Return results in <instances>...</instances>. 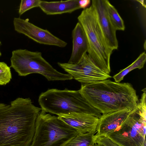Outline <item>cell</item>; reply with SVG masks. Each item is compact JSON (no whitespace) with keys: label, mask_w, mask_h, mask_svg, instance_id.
Returning a JSON list of instances; mask_svg holds the SVG:
<instances>
[{"label":"cell","mask_w":146,"mask_h":146,"mask_svg":"<svg viewBox=\"0 0 146 146\" xmlns=\"http://www.w3.org/2000/svg\"><path fill=\"white\" fill-rule=\"evenodd\" d=\"M41 110L30 98L19 97L10 104L0 103V146H30Z\"/></svg>","instance_id":"obj_1"},{"label":"cell","mask_w":146,"mask_h":146,"mask_svg":"<svg viewBox=\"0 0 146 146\" xmlns=\"http://www.w3.org/2000/svg\"><path fill=\"white\" fill-rule=\"evenodd\" d=\"M79 90L102 114L126 109L132 110L139 101L136 91L131 84L116 82L109 79L82 84Z\"/></svg>","instance_id":"obj_2"},{"label":"cell","mask_w":146,"mask_h":146,"mask_svg":"<svg viewBox=\"0 0 146 146\" xmlns=\"http://www.w3.org/2000/svg\"><path fill=\"white\" fill-rule=\"evenodd\" d=\"M41 110L58 116L73 113L90 114L100 118L102 114L92 106L79 90L49 89L40 95Z\"/></svg>","instance_id":"obj_3"},{"label":"cell","mask_w":146,"mask_h":146,"mask_svg":"<svg viewBox=\"0 0 146 146\" xmlns=\"http://www.w3.org/2000/svg\"><path fill=\"white\" fill-rule=\"evenodd\" d=\"M77 19L87 39L88 55L99 67L110 74V58L113 51L107 44L92 6L84 9Z\"/></svg>","instance_id":"obj_4"},{"label":"cell","mask_w":146,"mask_h":146,"mask_svg":"<svg viewBox=\"0 0 146 146\" xmlns=\"http://www.w3.org/2000/svg\"><path fill=\"white\" fill-rule=\"evenodd\" d=\"M142 91L141 99L126 119L104 135L119 146H146V89Z\"/></svg>","instance_id":"obj_5"},{"label":"cell","mask_w":146,"mask_h":146,"mask_svg":"<svg viewBox=\"0 0 146 146\" xmlns=\"http://www.w3.org/2000/svg\"><path fill=\"white\" fill-rule=\"evenodd\" d=\"M78 133L58 117L41 110L36 120L30 146H63Z\"/></svg>","instance_id":"obj_6"},{"label":"cell","mask_w":146,"mask_h":146,"mask_svg":"<svg viewBox=\"0 0 146 146\" xmlns=\"http://www.w3.org/2000/svg\"><path fill=\"white\" fill-rule=\"evenodd\" d=\"M10 60L11 66L20 76L38 73L43 75L49 81L73 79L70 74L62 73L54 68L43 58L40 52L26 49L16 50L12 51Z\"/></svg>","instance_id":"obj_7"},{"label":"cell","mask_w":146,"mask_h":146,"mask_svg":"<svg viewBox=\"0 0 146 146\" xmlns=\"http://www.w3.org/2000/svg\"><path fill=\"white\" fill-rule=\"evenodd\" d=\"M59 66L73 78L81 83L87 84L109 79L111 77L99 67L90 58L87 53L77 64L58 62Z\"/></svg>","instance_id":"obj_8"},{"label":"cell","mask_w":146,"mask_h":146,"mask_svg":"<svg viewBox=\"0 0 146 146\" xmlns=\"http://www.w3.org/2000/svg\"><path fill=\"white\" fill-rule=\"evenodd\" d=\"M15 30L23 34L40 44L65 47L67 43L55 36L46 29L41 28L29 21L20 17H15L13 20Z\"/></svg>","instance_id":"obj_9"},{"label":"cell","mask_w":146,"mask_h":146,"mask_svg":"<svg viewBox=\"0 0 146 146\" xmlns=\"http://www.w3.org/2000/svg\"><path fill=\"white\" fill-rule=\"evenodd\" d=\"M107 0H92L94 7L98 22L109 47L113 51L117 49L118 43L116 35V30L113 26L108 15Z\"/></svg>","instance_id":"obj_10"},{"label":"cell","mask_w":146,"mask_h":146,"mask_svg":"<svg viewBox=\"0 0 146 146\" xmlns=\"http://www.w3.org/2000/svg\"><path fill=\"white\" fill-rule=\"evenodd\" d=\"M58 118L76 130L79 133H84L95 132L99 118L90 114L73 113L61 114Z\"/></svg>","instance_id":"obj_11"},{"label":"cell","mask_w":146,"mask_h":146,"mask_svg":"<svg viewBox=\"0 0 146 146\" xmlns=\"http://www.w3.org/2000/svg\"><path fill=\"white\" fill-rule=\"evenodd\" d=\"M132 110H123L102 114L99 118L95 135H105L115 129L127 118Z\"/></svg>","instance_id":"obj_12"},{"label":"cell","mask_w":146,"mask_h":146,"mask_svg":"<svg viewBox=\"0 0 146 146\" xmlns=\"http://www.w3.org/2000/svg\"><path fill=\"white\" fill-rule=\"evenodd\" d=\"M72 48L68 63L77 64L87 52L88 44L85 32L78 22L72 32Z\"/></svg>","instance_id":"obj_13"},{"label":"cell","mask_w":146,"mask_h":146,"mask_svg":"<svg viewBox=\"0 0 146 146\" xmlns=\"http://www.w3.org/2000/svg\"><path fill=\"white\" fill-rule=\"evenodd\" d=\"M79 1L69 0L56 1H41L39 7L44 13L48 15L71 13L80 9Z\"/></svg>","instance_id":"obj_14"},{"label":"cell","mask_w":146,"mask_h":146,"mask_svg":"<svg viewBox=\"0 0 146 146\" xmlns=\"http://www.w3.org/2000/svg\"><path fill=\"white\" fill-rule=\"evenodd\" d=\"M146 61V54L145 52L142 53L137 59L128 67L121 70L113 76L115 82H120L129 72L136 68H143Z\"/></svg>","instance_id":"obj_15"},{"label":"cell","mask_w":146,"mask_h":146,"mask_svg":"<svg viewBox=\"0 0 146 146\" xmlns=\"http://www.w3.org/2000/svg\"><path fill=\"white\" fill-rule=\"evenodd\" d=\"M107 6L109 18L115 29L116 31H124L125 26L124 21L117 10L108 0L107 1Z\"/></svg>","instance_id":"obj_16"},{"label":"cell","mask_w":146,"mask_h":146,"mask_svg":"<svg viewBox=\"0 0 146 146\" xmlns=\"http://www.w3.org/2000/svg\"><path fill=\"white\" fill-rule=\"evenodd\" d=\"M95 132L78 133L63 146H89L92 143Z\"/></svg>","instance_id":"obj_17"},{"label":"cell","mask_w":146,"mask_h":146,"mask_svg":"<svg viewBox=\"0 0 146 146\" xmlns=\"http://www.w3.org/2000/svg\"><path fill=\"white\" fill-rule=\"evenodd\" d=\"M12 78L10 67L4 62H0V85H5Z\"/></svg>","instance_id":"obj_18"},{"label":"cell","mask_w":146,"mask_h":146,"mask_svg":"<svg viewBox=\"0 0 146 146\" xmlns=\"http://www.w3.org/2000/svg\"><path fill=\"white\" fill-rule=\"evenodd\" d=\"M41 1L40 0H21L18 11L19 15L32 8L39 7Z\"/></svg>","instance_id":"obj_19"},{"label":"cell","mask_w":146,"mask_h":146,"mask_svg":"<svg viewBox=\"0 0 146 146\" xmlns=\"http://www.w3.org/2000/svg\"><path fill=\"white\" fill-rule=\"evenodd\" d=\"M94 142L103 146H119L107 137L103 135H95L93 137Z\"/></svg>","instance_id":"obj_20"},{"label":"cell","mask_w":146,"mask_h":146,"mask_svg":"<svg viewBox=\"0 0 146 146\" xmlns=\"http://www.w3.org/2000/svg\"><path fill=\"white\" fill-rule=\"evenodd\" d=\"M91 1L90 0H81L79 1V4L80 9H85L89 5Z\"/></svg>","instance_id":"obj_21"},{"label":"cell","mask_w":146,"mask_h":146,"mask_svg":"<svg viewBox=\"0 0 146 146\" xmlns=\"http://www.w3.org/2000/svg\"><path fill=\"white\" fill-rule=\"evenodd\" d=\"M89 146H103L101 145L97 144L94 142L93 139V141Z\"/></svg>","instance_id":"obj_22"},{"label":"cell","mask_w":146,"mask_h":146,"mask_svg":"<svg viewBox=\"0 0 146 146\" xmlns=\"http://www.w3.org/2000/svg\"><path fill=\"white\" fill-rule=\"evenodd\" d=\"M140 1L141 2H140L139 1H138L140 3H141V4L143 5V6H145V7L144 6V5H145L144 4V2H143L144 1L140 0Z\"/></svg>","instance_id":"obj_23"},{"label":"cell","mask_w":146,"mask_h":146,"mask_svg":"<svg viewBox=\"0 0 146 146\" xmlns=\"http://www.w3.org/2000/svg\"><path fill=\"white\" fill-rule=\"evenodd\" d=\"M1 44V42L0 41V45ZM1 53L0 50V56H1Z\"/></svg>","instance_id":"obj_24"}]
</instances>
